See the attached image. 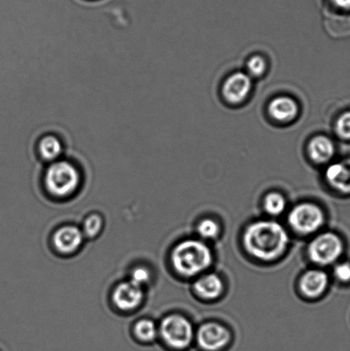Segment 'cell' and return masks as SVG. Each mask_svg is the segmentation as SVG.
I'll return each instance as SVG.
<instances>
[{
  "instance_id": "d6986e66",
  "label": "cell",
  "mask_w": 350,
  "mask_h": 351,
  "mask_svg": "<svg viewBox=\"0 0 350 351\" xmlns=\"http://www.w3.org/2000/svg\"><path fill=\"white\" fill-rule=\"evenodd\" d=\"M102 217L97 213L88 216L85 219L84 223V227H82V232L84 234V237H89V239H95L101 233L103 228Z\"/></svg>"
},
{
  "instance_id": "9c48e42d",
  "label": "cell",
  "mask_w": 350,
  "mask_h": 351,
  "mask_svg": "<svg viewBox=\"0 0 350 351\" xmlns=\"http://www.w3.org/2000/svg\"><path fill=\"white\" fill-rule=\"evenodd\" d=\"M143 299V288L130 281L119 284L112 295L115 305L123 311H132L138 308L142 304Z\"/></svg>"
},
{
  "instance_id": "9a60e30c",
  "label": "cell",
  "mask_w": 350,
  "mask_h": 351,
  "mask_svg": "<svg viewBox=\"0 0 350 351\" xmlns=\"http://www.w3.org/2000/svg\"><path fill=\"white\" fill-rule=\"evenodd\" d=\"M37 152L40 159L48 163L60 160L64 153V145L60 137L49 134L43 136L37 144Z\"/></svg>"
},
{
  "instance_id": "5bb4252c",
  "label": "cell",
  "mask_w": 350,
  "mask_h": 351,
  "mask_svg": "<svg viewBox=\"0 0 350 351\" xmlns=\"http://www.w3.org/2000/svg\"><path fill=\"white\" fill-rule=\"evenodd\" d=\"M335 151L334 142L325 136L313 137L308 145V156L318 165L329 162L334 156Z\"/></svg>"
},
{
  "instance_id": "277c9868",
  "label": "cell",
  "mask_w": 350,
  "mask_h": 351,
  "mask_svg": "<svg viewBox=\"0 0 350 351\" xmlns=\"http://www.w3.org/2000/svg\"><path fill=\"white\" fill-rule=\"evenodd\" d=\"M159 335L171 349L182 350L188 348L193 341L194 328L183 315H171L161 322Z\"/></svg>"
},
{
  "instance_id": "ac0fdd59",
  "label": "cell",
  "mask_w": 350,
  "mask_h": 351,
  "mask_svg": "<svg viewBox=\"0 0 350 351\" xmlns=\"http://www.w3.org/2000/svg\"><path fill=\"white\" fill-rule=\"evenodd\" d=\"M264 208L268 215L279 216L286 208V199L280 193L271 192L264 199Z\"/></svg>"
},
{
  "instance_id": "2e32d148",
  "label": "cell",
  "mask_w": 350,
  "mask_h": 351,
  "mask_svg": "<svg viewBox=\"0 0 350 351\" xmlns=\"http://www.w3.org/2000/svg\"><path fill=\"white\" fill-rule=\"evenodd\" d=\"M194 288L201 298L212 300L221 295L224 285L217 274H209L199 278L195 283Z\"/></svg>"
},
{
  "instance_id": "7c38bea8",
  "label": "cell",
  "mask_w": 350,
  "mask_h": 351,
  "mask_svg": "<svg viewBox=\"0 0 350 351\" xmlns=\"http://www.w3.org/2000/svg\"><path fill=\"white\" fill-rule=\"evenodd\" d=\"M329 285L328 275L320 269L308 271L300 281V290L305 297L316 298L324 293Z\"/></svg>"
},
{
  "instance_id": "7402d4cb",
  "label": "cell",
  "mask_w": 350,
  "mask_h": 351,
  "mask_svg": "<svg viewBox=\"0 0 350 351\" xmlns=\"http://www.w3.org/2000/svg\"><path fill=\"white\" fill-rule=\"evenodd\" d=\"M151 280V271L145 267H137L134 268L130 274L129 281L133 284L143 288Z\"/></svg>"
},
{
  "instance_id": "8992f818",
  "label": "cell",
  "mask_w": 350,
  "mask_h": 351,
  "mask_svg": "<svg viewBox=\"0 0 350 351\" xmlns=\"http://www.w3.org/2000/svg\"><path fill=\"white\" fill-rule=\"evenodd\" d=\"M288 221L295 232L301 235H310L324 225L325 215L320 206L313 203H301L291 210Z\"/></svg>"
},
{
  "instance_id": "7a4b0ae2",
  "label": "cell",
  "mask_w": 350,
  "mask_h": 351,
  "mask_svg": "<svg viewBox=\"0 0 350 351\" xmlns=\"http://www.w3.org/2000/svg\"><path fill=\"white\" fill-rule=\"evenodd\" d=\"M212 261L214 256L210 247L200 240H184L175 247L171 254L174 269L185 277H194L203 273Z\"/></svg>"
},
{
  "instance_id": "603a6c76",
  "label": "cell",
  "mask_w": 350,
  "mask_h": 351,
  "mask_svg": "<svg viewBox=\"0 0 350 351\" xmlns=\"http://www.w3.org/2000/svg\"><path fill=\"white\" fill-rule=\"evenodd\" d=\"M335 132L340 138L350 140V111L339 117L336 122Z\"/></svg>"
},
{
  "instance_id": "6da1fadb",
  "label": "cell",
  "mask_w": 350,
  "mask_h": 351,
  "mask_svg": "<svg viewBox=\"0 0 350 351\" xmlns=\"http://www.w3.org/2000/svg\"><path fill=\"white\" fill-rule=\"evenodd\" d=\"M290 243L286 230L272 220H260L251 223L243 235L247 252L262 261L277 260L286 252Z\"/></svg>"
},
{
  "instance_id": "ffe728a7",
  "label": "cell",
  "mask_w": 350,
  "mask_h": 351,
  "mask_svg": "<svg viewBox=\"0 0 350 351\" xmlns=\"http://www.w3.org/2000/svg\"><path fill=\"white\" fill-rule=\"evenodd\" d=\"M197 232L202 239L212 240L217 239L218 237L219 232H221V227L214 219H205L198 223Z\"/></svg>"
},
{
  "instance_id": "cb8c5ba5",
  "label": "cell",
  "mask_w": 350,
  "mask_h": 351,
  "mask_svg": "<svg viewBox=\"0 0 350 351\" xmlns=\"http://www.w3.org/2000/svg\"><path fill=\"white\" fill-rule=\"evenodd\" d=\"M334 276L341 283L350 282V263H341L336 265L334 270Z\"/></svg>"
},
{
  "instance_id": "4fadbf2b",
  "label": "cell",
  "mask_w": 350,
  "mask_h": 351,
  "mask_svg": "<svg viewBox=\"0 0 350 351\" xmlns=\"http://www.w3.org/2000/svg\"><path fill=\"white\" fill-rule=\"evenodd\" d=\"M299 108L295 99L288 96L273 99L268 106L271 118L282 123H290L297 118Z\"/></svg>"
},
{
  "instance_id": "8fae6325",
  "label": "cell",
  "mask_w": 350,
  "mask_h": 351,
  "mask_svg": "<svg viewBox=\"0 0 350 351\" xmlns=\"http://www.w3.org/2000/svg\"><path fill=\"white\" fill-rule=\"evenodd\" d=\"M325 177L336 191L350 195V158L330 165L325 170Z\"/></svg>"
},
{
  "instance_id": "ba28073f",
  "label": "cell",
  "mask_w": 350,
  "mask_h": 351,
  "mask_svg": "<svg viewBox=\"0 0 350 351\" xmlns=\"http://www.w3.org/2000/svg\"><path fill=\"white\" fill-rule=\"evenodd\" d=\"M252 89L250 75L243 72H236L226 79L222 87V94L229 104H241L248 98Z\"/></svg>"
},
{
  "instance_id": "5b68a950",
  "label": "cell",
  "mask_w": 350,
  "mask_h": 351,
  "mask_svg": "<svg viewBox=\"0 0 350 351\" xmlns=\"http://www.w3.org/2000/svg\"><path fill=\"white\" fill-rule=\"evenodd\" d=\"M344 251L345 244L340 237L334 232H324L312 241L308 254L314 263L329 266L340 259Z\"/></svg>"
},
{
  "instance_id": "30bf717a",
  "label": "cell",
  "mask_w": 350,
  "mask_h": 351,
  "mask_svg": "<svg viewBox=\"0 0 350 351\" xmlns=\"http://www.w3.org/2000/svg\"><path fill=\"white\" fill-rule=\"evenodd\" d=\"M84 234L75 226H65L58 229L54 234L53 243L60 253L73 254L80 249L84 243Z\"/></svg>"
},
{
  "instance_id": "e0dca14e",
  "label": "cell",
  "mask_w": 350,
  "mask_h": 351,
  "mask_svg": "<svg viewBox=\"0 0 350 351\" xmlns=\"http://www.w3.org/2000/svg\"><path fill=\"white\" fill-rule=\"evenodd\" d=\"M134 332L140 341L152 343L159 335V326L152 319H143L136 323Z\"/></svg>"
},
{
  "instance_id": "52a82bcc",
  "label": "cell",
  "mask_w": 350,
  "mask_h": 351,
  "mask_svg": "<svg viewBox=\"0 0 350 351\" xmlns=\"http://www.w3.org/2000/svg\"><path fill=\"white\" fill-rule=\"evenodd\" d=\"M197 339L202 350L218 351L228 345L231 335L224 326L216 322H208L199 328Z\"/></svg>"
},
{
  "instance_id": "3957f363",
  "label": "cell",
  "mask_w": 350,
  "mask_h": 351,
  "mask_svg": "<svg viewBox=\"0 0 350 351\" xmlns=\"http://www.w3.org/2000/svg\"><path fill=\"white\" fill-rule=\"evenodd\" d=\"M81 182L78 168L71 161L61 159L49 164L45 173L47 191L58 197H66L77 191Z\"/></svg>"
},
{
  "instance_id": "44dd1931",
  "label": "cell",
  "mask_w": 350,
  "mask_h": 351,
  "mask_svg": "<svg viewBox=\"0 0 350 351\" xmlns=\"http://www.w3.org/2000/svg\"><path fill=\"white\" fill-rule=\"evenodd\" d=\"M266 67V60L262 56H259V55L250 58L248 63H247V70H248V75L250 77H262L265 73Z\"/></svg>"
},
{
  "instance_id": "d4e9b609",
  "label": "cell",
  "mask_w": 350,
  "mask_h": 351,
  "mask_svg": "<svg viewBox=\"0 0 350 351\" xmlns=\"http://www.w3.org/2000/svg\"><path fill=\"white\" fill-rule=\"evenodd\" d=\"M331 1L338 8L350 10V0H331Z\"/></svg>"
}]
</instances>
